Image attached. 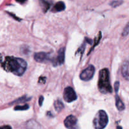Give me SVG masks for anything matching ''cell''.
I'll use <instances>...</instances> for the list:
<instances>
[{
  "instance_id": "obj_2",
  "label": "cell",
  "mask_w": 129,
  "mask_h": 129,
  "mask_svg": "<svg viewBox=\"0 0 129 129\" xmlns=\"http://www.w3.org/2000/svg\"><path fill=\"white\" fill-rule=\"evenodd\" d=\"M98 86L100 91L104 94L111 93L113 91L110 81L109 71L107 68H104L100 71Z\"/></svg>"
},
{
  "instance_id": "obj_9",
  "label": "cell",
  "mask_w": 129,
  "mask_h": 129,
  "mask_svg": "<svg viewBox=\"0 0 129 129\" xmlns=\"http://www.w3.org/2000/svg\"><path fill=\"white\" fill-rule=\"evenodd\" d=\"M122 74L123 78L129 81V61L125 60L122 67Z\"/></svg>"
},
{
  "instance_id": "obj_1",
  "label": "cell",
  "mask_w": 129,
  "mask_h": 129,
  "mask_svg": "<svg viewBox=\"0 0 129 129\" xmlns=\"http://www.w3.org/2000/svg\"><path fill=\"white\" fill-rule=\"evenodd\" d=\"M1 66L6 71L18 76H22L27 68L26 62L24 59L11 56L6 57Z\"/></svg>"
},
{
  "instance_id": "obj_22",
  "label": "cell",
  "mask_w": 129,
  "mask_h": 129,
  "mask_svg": "<svg viewBox=\"0 0 129 129\" xmlns=\"http://www.w3.org/2000/svg\"><path fill=\"white\" fill-rule=\"evenodd\" d=\"M1 62H2V55L0 54V64H1Z\"/></svg>"
},
{
  "instance_id": "obj_5",
  "label": "cell",
  "mask_w": 129,
  "mask_h": 129,
  "mask_svg": "<svg viewBox=\"0 0 129 129\" xmlns=\"http://www.w3.org/2000/svg\"><path fill=\"white\" fill-rule=\"evenodd\" d=\"M64 100L68 103H71L74 101L76 100L77 94L75 91L71 87H67L65 88L63 94Z\"/></svg>"
},
{
  "instance_id": "obj_7",
  "label": "cell",
  "mask_w": 129,
  "mask_h": 129,
  "mask_svg": "<svg viewBox=\"0 0 129 129\" xmlns=\"http://www.w3.org/2000/svg\"><path fill=\"white\" fill-rule=\"evenodd\" d=\"M34 59L38 62H44L49 59V55L48 53L37 52L34 55Z\"/></svg>"
},
{
  "instance_id": "obj_21",
  "label": "cell",
  "mask_w": 129,
  "mask_h": 129,
  "mask_svg": "<svg viewBox=\"0 0 129 129\" xmlns=\"http://www.w3.org/2000/svg\"><path fill=\"white\" fill-rule=\"evenodd\" d=\"M1 128H11V127L9 125H5V126H2V127H0Z\"/></svg>"
},
{
  "instance_id": "obj_8",
  "label": "cell",
  "mask_w": 129,
  "mask_h": 129,
  "mask_svg": "<svg viewBox=\"0 0 129 129\" xmlns=\"http://www.w3.org/2000/svg\"><path fill=\"white\" fill-rule=\"evenodd\" d=\"M64 60H65V49L62 47L60 49V50L58 52L55 63L58 65H62L64 64Z\"/></svg>"
},
{
  "instance_id": "obj_18",
  "label": "cell",
  "mask_w": 129,
  "mask_h": 129,
  "mask_svg": "<svg viewBox=\"0 0 129 129\" xmlns=\"http://www.w3.org/2000/svg\"><path fill=\"white\" fill-rule=\"evenodd\" d=\"M44 96H40V98H39V104L40 106L42 105L43 102H44Z\"/></svg>"
},
{
  "instance_id": "obj_14",
  "label": "cell",
  "mask_w": 129,
  "mask_h": 129,
  "mask_svg": "<svg viewBox=\"0 0 129 129\" xmlns=\"http://www.w3.org/2000/svg\"><path fill=\"white\" fill-rule=\"evenodd\" d=\"M29 108V105H18L16 107H15V110L17 111H22V110H26Z\"/></svg>"
},
{
  "instance_id": "obj_13",
  "label": "cell",
  "mask_w": 129,
  "mask_h": 129,
  "mask_svg": "<svg viewBox=\"0 0 129 129\" xmlns=\"http://www.w3.org/2000/svg\"><path fill=\"white\" fill-rule=\"evenodd\" d=\"M54 106L57 112H60L64 108V105L63 103L60 100H57L54 102Z\"/></svg>"
},
{
  "instance_id": "obj_10",
  "label": "cell",
  "mask_w": 129,
  "mask_h": 129,
  "mask_svg": "<svg viewBox=\"0 0 129 129\" xmlns=\"http://www.w3.org/2000/svg\"><path fill=\"white\" fill-rule=\"evenodd\" d=\"M42 8L44 13H46L52 5V1L50 0H39Z\"/></svg>"
},
{
  "instance_id": "obj_19",
  "label": "cell",
  "mask_w": 129,
  "mask_h": 129,
  "mask_svg": "<svg viewBox=\"0 0 129 129\" xmlns=\"http://www.w3.org/2000/svg\"><path fill=\"white\" fill-rule=\"evenodd\" d=\"M42 81H43L42 83H44L45 82V78H44V77H40V78H39V83H42Z\"/></svg>"
},
{
  "instance_id": "obj_3",
  "label": "cell",
  "mask_w": 129,
  "mask_h": 129,
  "mask_svg": "<svg viewBox=\"0 0 129 129\" xmlns=\"http://www.w3.org/2000/svg\"><path fill=\"white\" fill-rule=\"evenodd\" d=\"M108 123V117L107 113L103 110H100L94 117L93 121V127L96 129L105 128Z\"/></svg>"
},
{
  "instance_id": "obj_16",
  "label": "cell",
  "mask_w": 129,
  "mask_h": 129,
  "mask_svg": "<svg viewBox=\"0 0 129 129\" xmlns=\"http://www.w3.org/2000/svg\"><path fill=\"white\" fill-rule=\"evenodd\" d=\"M122 3V1H113V2L112 3V6H113V7H117V6H119L120 5H121Z\"/></svg>"
},
{
  "instance_id": "obj_12",
  "label": "cell",
  "mask_w": 129,
  "mask_h": 129,
  "mask_svg": "<svg viewBox=\"0 0 129 129\" xmlns=\"http://www.w3.org/2000/svg\"><path fill=\"white\" fill-rule=\"evenodd\" d=\"M115 100H116V107H117V109L119 111H123L125 109V107L124 103H123L120 97L118 96V94H117L115 96Z\"/></svg>"
},
{
  "instance_id": "obj_11",
  "label": "cell",
  "mask_w": 129,
  "mask_h": 129,
  "mask_svg": "<svg viewBox=\"0 0 129 129\" xmlns=\"http://www.w3.org/2000/svg\"><path fill=\"white\" fill-rule=\"evenodd\" d=\"M66 9V5L64 2L62 1H59L55 5H54V8H53L52 11L53 12H60V11H64Z\"/></svg>"
},
{
  "instance_id": "obj_15",
  "label": "cell",
  "mask_w": 129,
  "mask_h": 129,
  "mask_svg": "<svg viewBox=\"0 0 129 129\" xmlns=\"http://www.w3.org/2000/svg\"><path fill=\"white\" fill-rule=\"evenodd\" d=\"M129 33V23L127 25V26L125 27L123 32H122V35L123 36H127Z\"/></svg>"
},
{
  "instance_id": "obj_17",
  "label": "cell",
  "mask_w": 129,
  "mask_h": 129,
  "mask_svg": "<svg viewBox=\"0 0 129 129\" xmlns=\"http://www.w3.org/2000/svg\"><path fill=\"white\" fill-rule=\"evenodd\" d=\"M114 86H115V90L116 93H118V89H119V86H120V83L118 81H116L115 83L114 84Z\"/></svg>"
},
{
  "instance_id": "obj_4",
  "label": "cell",
  "mask_w": 129,
  "mask_h": 129,
  "mask_svg": "<svg viewBox=\"0 0 129 129\" xmlns=\"http://www.w3.org/2000/svg\"><path fill=\"white\" fill-rule=\"evenodd\" d=\"M95 72V68L93 65H90L81 72L80 79L84 81H88L93 78Z\"/></svg>"
},
{
  "instance_id": "obj_6",
  "label": "cell",
  "mask_w": 129,
  "mask_h": 129,
  "mask_svg": "<svg viewBox=\"0 0 129 129\" xmlns=\"http://www.w3.org/2000/svg\"><path fill=\"white\" fill-rule=\"evenodd\" d=\"M78 120L74 115H69L64 120V125L68 128H73L76 127Z\"/></svg>"
},
{
  "instance_id": "obj_20",
  "label": "cell",
  "mask_w": 129,
  "mask_h": 129,
  "mask_svg": "<svg viewBox=\"0 0 129 129\" xmlns=\"http://www.w3.org/2000/svg\"><path fill=\"white\" fill-rule=\"evenodd\" d=\"M26 1H27V0H16V2L19 3H20V4L25 3Z\"/></svg>"
}]
</instances>
